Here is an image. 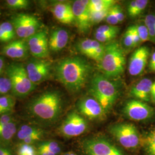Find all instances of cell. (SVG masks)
I'll return each mask as SVG.
<instances>
[{
  "label": "cell",
  "instance_id": "cell-7",
  "mask_svg": "<svg viewBox=\"0 0 155 155\" xmlns=\"http://www.w3.org/2000/svg\"><path fill=\"white\" fill-rule=\"evenodd\" d=\"M11 23L17 36L21 39L27 40L41 30L40 20L29 14H17L12 17Z\"/></svg>",
  "mask_w": 155,
  "mask_h": 155
},
{
  "label": "cell",
  "instance_id": "cell-52",
  "mask_svg": "<svg viewBox=\"0 0 155 155\" xmlns=\"http://www.w3.org/2000/svg\"><path fill=\"white\" fill-rule=\"evenodd\" d=\"M63 155H77L75 153H73V152H67V153H64Z\"/></svg>",
  "mask_w": 155,
  "mask_h": 155
},
{
  "label": "cell",
  "instance_id": "cell-9",
  "mask_svg": "<svg viewBox=\"0 0 155 155\" xmlns=\"http://www.w3.org/2000/svg\"><path fill=\"white\" fill-rule=\"evenodd\" d=\"M52 61L45 59H33L30 60L25 67L28 77L35 85L45 82L50 77Z\"/></svg>",
  "mask_w": 155,
  "mask_h": 155
},
{
  "label": "cell",
  "instance_id": "cell-16",
  "mask_svg": "<svg viewBox=\"0 0 155 155\" xmlns=\"http://www.w3.org/2000/svg\"><path fill=\"white\" fill-rule=\"evenodd\" d=\"M29 52L27 40H13L5 45L1 53L13 59H22L27 57Z\"/></svg>",
  "mask_w": 155,
  "mask_h": 155
},
{
  "label": "cell",
  "instance_id": "cell-13",
  "mask_svg": "<svg viewBox=\"0 0 155 155\" xmlns=\"http://www.w3.org/2000/svg\"><path fill=\"white\" fill-rule=\"evenodd\" d=\"M77 106L80 114L91 120H102L106 117L107 113L102 106L92 97L81 98Z\"/></svg>",
  "mask_w": 155,
  "mask_h": 155
},
{
  "label": "cell",
  "instance_id": "cell-36",
  "mask_svg": "<svg viewBox=\"0 0 155 155\" xmlns=\"http://www.w3.org/2000/svg\"><path fill=\"white\" fill-rule=\"evenodd\" d=\"M122 44L126 48H131L134 47L132 35L130 27L127 28L126 32L124 34L122 38Z\"/></svg>",
  "mask_w": 155,
  "mask_h": 155
},
{
  "label": "cell",
  "instance_id": "cell-48",
  "mask_svg": "<svg viewBox=\"0 0 155 155\" xmlns=\"http://www.w3.org/2000/svg\"><path fill=\"white\" fill-rule=\"evenodd\" d=\"M150 101L155 104V82H153L152 88H151Z\"/></svg>",
  "mask_w": 155,
  "mask_h": 155
},
{
  "label": "cell",
  "instance_id": "cell-39",
  "mask_svg": "<svg viewBox=\"0 0 155 155\" xmlns=\"http://www.w3.org/2000/svg\"><path fill=\"white\" fill-rule=\"evenodd\" d=\"M111 9L114 12L119 22L120 23V22H123L125 19V16H124L121 6L118 4H116L111 8Z\"/></svg>",
  "mask_w": 155,
  "mask_h": 155
},
{
  "label": "cell",
  "instance_id": "cell-25",
  "mask_svg": "<svg viewBox=\"0 0 155 155\" xmlns=\"http://www.w3.org/2000/svg\"><path fill=\"white\" fill-rule=\"evenodd\" d=\"M144 146L147 155H155V129L150 131L145 136Z\"/></svg>",
  "mask_w": 155,
  "mask_h": 155
},
{
  "label": "cell",
  "instance_id": "cell-29",
  "mask_svg": "<svg viewBox=\"0 0 155 155\" xmlns=\"http://www.w3.org/2000/svg\"><path fill=\"white\" fill-rule=\"evenodd\" d=\"M7 6L14 10L27 9L30 5V1L28 0H7L6 1Z\"/></svg>",
  "mask_w": 155,
  "mask_h": 155
},
{
  "label": "cell",
  "instance_id": "cell-31",
  "mask_svg": "<svg viewBox=\"0 0 155 155\" xmlns=\"http://www.w3.org/2000/svg\"><path fill=\"white\" fill-rule=\"evenodd\" d=\"M0 28L4 31L10 40V42L15 39L16 33L11 22H4L0 24Z\"/></svg>",
  "mask_w": 155,
  "mask_h": 155
},
{
  "label": "cell",
  "instance_id": "cell-30",
  "mask_svg": "<svg viewBox=\"0 0 155 155\" xmlns=\"http://www.w3.org/2000/svg\"><path fill=\"white\" fill-rule=\"evenodd\" d=\"M110 9L102 11L90 12V18L92 25L97 24L102 21L105 20Z\"/></svg>",
  "mask_w": 155,
  "mask_h": 155
},
{
  "label": "cell",
  "instance_id": "cell-19",
  "mask_svg": "<svg viewBox=\"0 0 155 155\" xmlns=\"http://www.w3.org/2000/svg\"><path fill=\"white\" fill-rule=\"evenodd\" d=\"M153 82L149 78H144L134 85L130 90V94L135 98L143 102L150 101V92Z\"/></svg>",
  "mask_w": 155,
  "mask_h": 155
},
{
  "label": "cell",
  "instance_id": "cell-50",
  "mask_svg": "<svg viewBox=\"0 0 155 155\" xmlns=\"http://www.w3.org/2000/svg\"><path fill=\"white\" fill-rule=\"evenodd\" d=\"M5 66V61L4 59L0 56V75L1 74V73L2 72Z\"/></svg>",
  "mask_w": 155,
  "mask_h": 155
},
{
  "label": "cell",
  "instance_id": "cell-21",
  "mask_svg": "<svg viewBox=\"0 0 155 155\" xmlns=\"http://www.w3.org/2000/svg\"><path fill=\"white\" fill-rule=\"evenodd\" d=\"M41 133H44V132L39 127L29 125H23L17 130L16 136L17 139L21 141L24 139L28 137Z\"/></svg>",
  "mask_w": 155,
  "mask_h": 155
},
{
  "label": "cell",
  "instance_id": "cell-15",
  "mask_svg": "<svg viewBox=\"0 0 155 155\" xmlns=\"http://www.w3.org/2000/svg\"><path fill=\"white\" fill-rule=\"evenodd\" d=\"M83 148L87 155H112L118 150L110 142L103 139L89 140Z\"/></svg>",
  "mask_w": 155,
  "mask_h": 155
},
{
  "label": "cell",
  "instance_id": "cell-41",
  "mask_svg": "<svg viewBox=\"0 0 155 155\" xmlns=\"http://www.w3.org/2000/svg\"><path fill=\"white\" fill-rule=\"evenodd\" d=\"M110 9L109 12L107 13V15L106 17L105 21L107 23V24L111 25H116L118 23H120L117 18L116 15H114V12L111 10V9Z\"/></svg>",
  "mask_w": 155,
  "mask_h": 155
},
{
  "label": "cell",
  "instance_id": "cell-46",
  "mask_svg": "<svg viewBox=\"0 0 155 155\" xmlns=\"http://www.w3.org/2000/svg\"><path fill=\"white\" fill-rule=\"evenodd\" d=\"M149 67H150V70L152 71L155 72V51L150 57Z\"/></svg>",
  "mask_w": 155,
  "mask_h": 155
},
{
  "label": "cell",
  "instance_id": "cell-32",
  "mask_svg": "<svg viewBox=\"0 0 155 155\" xmlns=\"http://www.w3.org/2000/svg\"><path fill=\"white\" fill-rule=\"evenodd\" d=\"M117 35L118 34L116 33H101L95 32L94 34L95 40L102 44L105 43H110L113 39L116 38Z\"/></svg>",
  "mask_w": 155,
  "mask_h": 155
},
{
  "label": "cell",
  "instance_id": "cell-5",
  "mask_svg": "<svg viewBox=\"0 0 155 155\" xmlns=\"http://www.w3.org/2000/svg\"><path fill=\"white\" fill-rule=\"evenodd\" d=\"M11 81L12 93L17 97H24L32 93L36 85L31 82L25 67L20 63H12L6 69Z\"/></svg>",
  "mask_w": 155,
  "mask_h": 155
},
{
  "label": "cell",
  "instance_id": "cell-27",
  "mask_svg": "<svg viewBox=\"0 0 155 155\" xmlns=\"http://www.w3.org/2000/svg\"><path fill=\"white\" fill-rule=\"evenodd\" d=\"M38 150H44L58 155L61 151V148L57 142L48 141L39 144Z\"/></svg>",
  "mask_w": 155,
  "mask_h": 155
},
{
  "label": "cell",
  "instance_id": "cell-22",
  "mask_svg": "<svg viewBox=\"0 0 155 155\" xmlns=\"http://www.w3.org/2000/svg\"><path fill=\"white\" fill-rule=\"evenodd\" d=\"M15 98L9 95L0 96V116L9 114L12 112L15 106Z\"/></svg>",
  "mask_w": 155,
  "mask_h": 155
},
{
  "label": "cell",
  "instance_id": "cell-45",
  "mask_svg": "<svg viewBox=\"0 0 155 155\" xmlns=\"http://www.w3.org/2000/svg\"><path fill=\"white\" fill-rule=\"evenodd\" d=\"M0 155H13V154L6 146L0 144Z\"/></svg>",
  "mask_w": 155,
  "mask_h": 155
},
{
  "label": "cell",
  "instance_id": "cell-4",
  "mask_svg": "<svg viewBox=\"0 0 155 155\" xmlns=\"http://www.w3.org/2000/svg\"><path fill=\"white\" fill-rule=\"evenodd\" d=\"M100 66L102 74L109 79L121 76L124 72L126 59L122 47L117 41L105 45V51Z\"/></svg>",
  "mask_w": 155,
  "mask_h": 155
},
{
  "label": "cell",
  "instance_id": "cell-12",
  "mask_svg": "<svg viewBox=\"0 0 155 155\" xmlns=\"http://www.w3.org/2000/svg\"><path fill=\"white\" fill-rule=\"evenodd\" d=\"M29 52L37 59H45L48 57L50 48L48 35L45 30H40L27 39Z\"/></svg>",
  "mask_w": 155,
  "mask_h": 155
},
{
  "label": "cell",
  "instance_id": "cell-8",
  "mask_svg": "<svg viewBox=\"0 0 155 155\" xmlns=\"http://www.w3.org/2000/svg\"><path fill=\"white\" fill-rule=\"evenodd\" d=\"M87 123L83 117L76 111H72L67 116L59 127V132L64 137L71 138L84 133Z\"/></svg>",
  "mask_w": 155,
  "mask_h": 155
},
{
  "label": "cell",
  "instance_id": "cell-24",
  "mask_svg": "<svg viewBox=\"0 0 155 155\" xmlns=\"http://www.w3.org/2000/svg\"><path fill=\"white\" fill-rule=\"evenodd\" d=\"M93 40L84 39L80 40L77 44V49L80 53L91 59L93 52Z\"/></svg>",
  "mask_w": 155,
  "mask_h": 155
},
{
  "label": "cell",
  "instance_id": "cell-49",
  "mask_svg": "<svg viewBox=\"0 0 155 155\" xmlns=\"http://www.w3.org/2000/svg\"><path fill=\"white\" fill-rule=\"evenodd\" d=\"M37 154H38V155H57L55 154V153H54L50 152L40 150H38Z\"/></svg>",
  "mask_w": 155,
  "mask_h": 155
},
{
  "label": "cell",
  "instance_id": "cell-42",
  "mask_svg": "<svg viewBox=\"0 0 155 155\" xmlns=\"http://www.w3.org/2000/svg\"><path fill=\"white\" fill-rule=\"evenodd\" d=\"M130 29L131 31V33L132 35V39H133V47H136L138 45L141 43V39L140 38L138 32L136 30V28L135 27V25L130 26Z\"/></svg>",
  "mask_w": 155,
  "mask_h": 155
},
{
  "label": "cell",
  "instance_id": "cell-43",
  "mask_svg": "<svg viewBox=\"0 0 155 155\" xmlns=\"http://www.w3.org/2000/svg\"><path fill=\"white\" fill-rule=\"evenodd\" d=\"M14 121L13 117L10 114H5L0 116V129L4 127L9 123Z\"/></svg>",
  "mask_w": 155,
  "mask_h": 155
},
{
  "label": "cell",
  "instance_id": "cell-47",
  "mask_svg": "<svg viewBox=\"0 0 155 155\" xmlns=\"http://www.w3.org/2000/svg\"><path fill=\"white\" fill-rule=\"evenodd\" d=\"M0 41L2 42H10V40L5 33L0 28Z\"/></svg>",
  "mask_w": 155,
  "mask_h": 155
},
{
  "label": "cell",
  "instance_id": "cell-38",
  "mask_svg": "<svg viewBox=\"0 0 155 155\" xmlns=\"http://www.w3.org/2000/svg\"><path fill=\"white\" fill-rule=\"evenodd\" d=\"M149 1L147 0H136V6L134 13L133 18L138 16L144 11Z\"/></svg>",
  "mask_w": 155,
  "mask_h": 155
},
{
  "label": "cell",
  "instance_id": "cell-20",
  "mask_svg": "<svg viewBox=\"0 0 155 155\" xmlns=\"http://www.w3.org/2000/svg\"><path fill=\"white\" fill-rule=\"evenodd\" d=\"M16 124L14 121L0 129V144L6 146L16 135Z\"/></svg>",
  "mask_w": 155,
  "mask_h": 155
},
{
  "label": "cell",
  "instance_id": "cell-18",
  "mask_svg": "<svg viewBox=\"0 0 155 155\" xmlns=\"http://www.w3.org/2000/svg\"><path fill=\"white\" fill-rule=\"evenodd\" d=\"M69 40V33L64 28L54 29L48 38L50 50L58 52L63 50L66 46Z\"/></svg>",
  "mask_w": 155,
  "mask_h": 155
},
{
  "label": "cell",
  "instance_id": "cell-40",
  "mask_svg": "<svg viewBox=\"0 0 155 155\" xmlns=\"http://www.w3.org/2000/svg\"><path fill=\"white\" fill-rule=\"evenodd\" d=\"M44 133L41 134H38L33 136H31L28 137L27 138L24 139L21 142L23 144H27V145H32L35 143H36L39 140H40L41 138L43 137Z\"/></svg>",
  "mask_w": 155,
  "mask_h": 155
},
{
  "label": "cell",
  "instance_id": "cell-26",
  "mask_svg": "<svg viewBox=\"0 0 155 155\" xmlns=\"http://www.w3.org/2000/svg\"><path fill=\"white\" fill-rule=\"evenodd\" d=\"M92 45L93 52L91 59L100 63L105 54V45L96 40H93Z\"/></svg>",
  "mask_w": 155,
  "mask_h": 155
},
{
  "label": "cell",
  "instance_id": "cell-51",
  "mask_svg": "<svg viewBox=\"0 0 155 155\" xmlns=\"http://www.w3.org/2000/svg\"><path fill=\"white\" fill-rule=\"evenodd\" d=\"M112 155H124L123 153H122V152L120 150H118L117 151L116 153H114V154H113Z\"/></svg>",
  "mask_w": 155,
  "mask_h": 155
},
{
  "label": "cell",
  "instance_id": "cell-23",
  "mask_svg": "<svg viewBox=\"0 0 155 155\" xmlns=\"http://www.w3.org/2000/svg\"><path fill=\"white\" fill-rule=\"evenodd\" d=\"M116 4L114 0H91L89 1V9L90 12H98L110 9Z\"/></svg>",
  "mask_w": 155,
  "mask_h": 155
},
{
  "label": "cell",
  "instance_id": "cell-34",
  "mask_svg": "<svg viewBox=\"0 0 155 155\" xmlns=\"http://www.w3.org/2000/svg\"><path fill=\"white\" fill-rule=\"evenodd\" d=\"M11 81L8 77L0 78V96L7 95L11 91Z\"/></svg>",
  "mask_w": 155,
  "mask_h": 155
},
{
  "label": "cell",
  "instance_id": "cell-35",
  "mask_svg": "<svg viewBox=\"0 0 155 155\" xmlns=\"http://www.w3.org/2000/svg\"><path fill=\"white\" fill-rule=\"evenodd\" d=\"M120 28L116 25H111L109 24L101 25L95 31V32L101 33H116L118 34Z\"/></svg>",
  "mask_w": 155,
  "mask_h": 155
},
{
  "label": "cell",
  "instance_id": "cell-11",
  "mask_svg": "<svg viewBox=\"0 0 155 155\" xmlns=\"http://www.w3.org/2000/svg\"><path fill=\"white\" fill-rule=\"evenodd\" d=\"M89 5V0H77L72 3L74 22L79 32L83 34L88 33L92 25Z\"/></svg>",
  "mask_w": 155,
  "mask_h": 155
},
{
  "label": "cell",
  "instance_id": "cell-28",
  "mask_svg": "<svg viewBox=\"0 0 155 155\" xmlns=\"http://www.w3.org/2000/svg\"><path fill=\"white\" fill-rule=\"evenodd\" d=\"M144 24L148 29L150 40L155 43V15L150 14L147 15Z\"/></svg>",
  "mask_w": 155,
  "mask_h": 155
},
{
  "label": "cell",
  "instance_id": "cell-2",
  "mask_svg": "<svg viewBox=\"0 0 155 155\" xmlns=\"http://www.w3.org/2000/svg\"><path fill=\"white\" fill-rule=\"evenodd\" d=\"M63 101L61 94L55 90L44 92L34 98L28 105L29 113L40 120L52 122L61 114Z\"/></svg>",
  "mask_w": 155,
  "mask_h": 155
},
{
  "label": "cell",
  "instance_id": "cell-37",
  "mask_svg": "<svg viewBox=\"0 0 155 155\" xmlns=\"http://www.w3.org/2000/svg\"><path fill=\"white\" fill-rule=\"evenodd\" d=\"M18 155H36V152L32 145L22 144L18 150Z\"/></svg>",
  "mask_w": 155,
  "mask_h": 155
},
{
  "label": "cell",
  "instance_id": "cell-14",
  "mask_svg": "<svg viewBox=\"0 0 155 155\" xmlns=\"http://www.w3.org/2000/svg\"><path fill=\"white\" fill-rule=\"evenodd\" d=\"M150 54V49L147 46L140 47L133 52L128 65V72L130 75L137 76L144 71Z\"/></svg>",
  "mask_w": 155,
  "mask_h": 155
},
{
  "label": "cell",
  "instance_id": "cell-17",
  "mask_svg": "<svg viewBox=\"0 0 155 155\" xmlns=\"http://www.w3.org/2000/svg\"><path fill=\"white\" fill-rule=\"evenodd\" d=\"M51 12L59 22L64 24H71L74 22V17L72 5L65 2L55 3L51 8Z\"/></svg>",
  "mask_w": 155,
  "mask_h": 155
},
{
  "label": "cell",
  "instance_id": "cell-33",
  "mask_svg": "<svg viewBox=\"0 0 155 155\" xmlns=\"http://www.w3.org/2000/svg\"><path fill=\"white\" fill-rule=\"evenodd\" d=\"M136 30L138 32L141 43L146 42L150 40V36L148 29L145 24H137L135 25Z\"/></svg>",
  "mask_w": 155,
  "mask_h": 155
},
{
  "label": "cell",
  "instance_id": "cell-6",
  "mask_svg": "<svg viewBox=\"0 0 155 155\" xmlns=\"http://www.w3.org/2000/svg\"><path fill=\"white\" fill-rule=\"evenodd\" d=\"M109 132L123 147L133 150L138 147L141 138L137 129L132 124L119 123L111 125Z\"/></svg>",
  "mask_w": 155,
  "mask_h": 155
},
{
  "label": "cell",
  "instance_id": "cell-44",
  "mask_svg": "<svg viewBox=\"0 0 155 155\" xmlns=\"http://www.w3.org/2000/svg\"><path fill=\"white\" fill-rule=\"evenodd\" d=\"M136 6V0H133L130 1L127 6V13H128V15L130 17L133 18Z\"/></svg>",
  "mask_w": 155,
  "mask_h": 155
},
{
  "label": "cell",
  "instance_id": "cell-3",
  "mask_svg": "<svg viewBox=\"0 0 155 155\" xmlns=\"http://www.w3.org/2000/svg\"><path fill=\"white\" fill-rule=\"evenodd\" d=\"M89 93L102 106L106 113L110 110L119 96L116 82L101 73H95L91 79Z\"/></svg>",
  "mask_w": 155,
  "mask_h": 155
},
{
  "label": "cell",
  "instance_id": "cell-10",
  "mask_svg": "<svg viewBox=\"0 0 155 155\" xmlns=\"http://www.w3.org/2000/svg\"><path fill=\"white\" fill-rule=\"evenodd\" d=\"M122 111L129 119L137 121L147 120L155 114V110L152 107L144 102L135 99L127 101Z\"/></svg>",
  "mask_w": 155,
  "mask_h": 155
},
{
  "label": "cell",
  "instance_id": "cell-1",
  "mask_svg": "<svg viewBox=\"0 0 155 155\" xmlns=\"http://www.w3.org/2000/svg\"><path fill=\"white\" fill-rule=\"evenodd\" d=\"M92 72V67L86 59L72 56L59 61L55 68V77L66 89L76 93L87 83Z\"/></svg>",
  "mask_w": 155,
  "mask_h": 155
}]
</instances>
